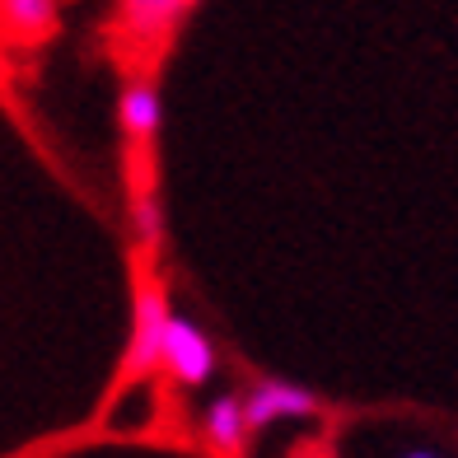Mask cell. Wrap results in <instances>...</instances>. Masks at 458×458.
Instances as JSON below:
<instances>
[{
	"label": "cell",
	"mask_w": 458,
	"mask_h": 458,
	"mask_svg": "<svg viewBox=\"0 0 458 458\" xmlns=\"http://www.w3.org/2000/svg\"><path fill=\"white\" fill-rule=\"evenodd\" d=\"M164 369L182 388H201L216 374V346L192 318H178V314L169 318V332H164Z\"/></svg>",
	"instance_id": "cell-1"
},
{
	"label": "cell",
	"mask_w": 458,
	"mask_h": 458,
	"mask_svg": "<svg viewBox=\"0 0 458 458\" xmlns=\"http://www.w3.org/2000/svg\"><path fill=\"white\" fill-rule=\"evenodd\" d=\"M243 411H248V430H267L276 421H300V416H314L318 411V398L300 384H285V379H258L243 398Z\"/></svg>",
	"instance_id": "cell-2"
},
{
	"label": "cell",
	"mask_w": 458,
	"mask_h": 458,
	"mask_svg": "<svg viewBox=\"0 0 458 458\" xmlns=\"http://www.w3.org/2000/svg\"><path fill=\"white\" fill-rule=\"evenodd\" d=\"M169 304H164L159 285H145L136 295V327H131V351L127 365L131 374H150L155 365H164V332H169Z\"/></svg>",
	"instance_id": "cell-3"
},
{
	"label": "cell",
	"mask_w": 458,
	"mask_h": 458,
	"mask_svg": "<svg viewBox=\"0 0 458 458\" xmlns=\"http://www.w3.org/2000/svg\"><path fill=\"white\" fill-rule=\"evenodd\" d=\"M56 33V0H0V38L14 47H38Z\"/></svg>",
	"instance_id": "cell-4"
},
{
	"label": "cell",
	"mask_w": 458,
	"mask_h": 458,
	"mask_svg": "<svg viewBox=\"0 0 458 458\" xmlns=\"http://www.w3.org/2000/svg\"><path fill=\"white\" fill-rule=\"evenodd\" d=\"M117 122H122V131H127L131 140L159 136V127H164V98H159V89L150 85V80H131V85L122 89Z\"/></svg>",
	"instance_id": "cell-5"
},
{
	"label": "cell",
	"mask_w": 458,
	"mask_h": 458,
	"mask_svg": "<svg viewBox=\"0 0 458 458\" xmlns=\"http://www.w3.org/2000/svg\"><path fill=\"white\" fill-rule=\"evenodd\" d=\"M201 430H206V440H211L216 449H225V454H239L243 445H248V411H243V398H216L211 407H206V416H201Z\"/></svg>",
	"instance_id": "cell-6"
},
{
	"label": "cell",
	"mask_w": 458,
	"mask_h": 458,
	"mask_svg": "<svg viewBox=\"0 0 458 458\" xmlns=\"http://www.w3.org/2000/svg\"><path fill=\"white\" fill-rule=\"evenodd\" d=\"M122 14H127V29L140 38V43H150V38L169 33L178 19L187 14L182 0H122Z\"/></svg>",
	"instance_id": "cell-7"
},
{
	"label": "cell",
	"mask_w": 458,
	"mask_h": 458,
	"mask_svg": "<svg viewBox=\"0 0 458 458\" xmlns=\"http://www.w3.org/2000/svg\"><path fill=\"white\" fill-rule=\"evenodd\" d=\"M136 229H140V239L145 243H155L159 239V201L150 197V192H145V197H136Z\"/></svg>",
	"instance_id": "cell-8"
},
{
	"label": "cell",
	"mask_w": 458,
	"mask_h": 458,
	"mask_svg": "<svg viewBox=\"0 0 458 458\" xmlns=\"http://www.w3.org/2000/svg\"><path fill=\"white\" fill-rule=\"evenodd\" d=\"M182 5H187V10H192V5H201V0H182Z\"/></svg>",
	"instance_id": "cell-9"
}]
</instances>
